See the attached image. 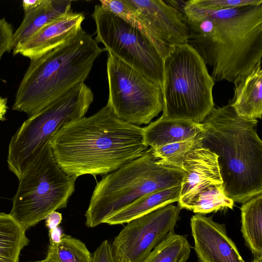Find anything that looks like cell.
Segmentation results:
<instances>
[{
  "mask_svg": "<svg viewBox=\"0 0 262 262\" xmlns=\"http://www.w3.org/2000/svg\"><path fill=\"white\" fill-rule=\"evenodd\" d=\"M168 2L181 12L187 43L210 67L214 82L236 83L261 62L262 4L207 10L190 1Z\"/></svg>",
  "mask_w": 262,
  "mask_h": 262,
  "instance_id": "1",
  "label": "cell"
},
{
  "mask_svg": "<svg viewBox=\"0 0 262 262\" xmlns=\"http://www.w3.org/2000/svg\"><path fill=\"white\" fill-rule=\"evenodd\" d=\"M58 166L70 176H105L143 155V128L118 118L105 105L88 117L73 120L52 137Z\"/></svg>",
  "mask_w": 262,
  "mask_h": 262,
  "instance_id": "2",
  "label": "cell"
},
{
  "mask_svg": "<svg viewBox=\"0 0 262 262\" xmlns=\"http://www.w3.org/2000/svg\"><path fill=\"white\" fill-rule=\"evenodd\" d=\"M257 119L239 116L230 102L214 107L201 123L202 146L218 156L225 195L244 204L262 193V141Z\"/></svg>",
  "mask_w": 262,
  "mask_h": 262,
  "instance_id": "3",
  "label": "cell"
},
{
  "mask_svg": "<svg viewBox=\"0 0 262 262\" xmlns=\"http://www.w3.org/2000/svg\"><path fill=\"white\" fill-rule=\"evenodd\" d=\"M82 28L65 42L31 59L19 85L13 111L31 117L76 85L84 83L103 52Z\"/></svg>",
  "mask_w": 262,
  "mask_h": 262,
  "instance_id": "4",
  "label": "cell"
},
{
  "mask_svg": "<svg viewBox=\"0 0 262 262\" xmlns=\"http://www.w3.org/2000/svg\"><path fill=\"white\" fill-rule=\"evenodd\" d=\"M182 169L159 164L151 148L97 182L85 213L93 228L140 198L181 184Z\"/></svg>",
  "mask_w": 262,
  "mask_h": 262,
  "instance_id": "5",
  "label": "cell"
},
{
  "mask_svg": "<svg viewBox=\"0 0 262 262\" xmlns=\"http://www.w3.org/2000/svg\"><path fill=\"white\" fill-rule=\"evenodd\" d=\"M215 82L188 43L173 45L164 59L162 116L201 123L214 107Z\"/></svg>",
  "mask_w": 262,
  "mask_h": 262,
  "instance_id": "6",
  "label": "cell"
},
{
  "mask_svg": "<svg viewBox=\"0 0 262 262\" xmlns=\"http://www.w3.org/2000/svg\"><path fill=\"white\" fill-rule=\"evenodd\" d=\"M76 180L58 166L48 143L19 180L10 214L28 230L67 207Z\"/></svg>",
  "mask_w": 262,
  "mask_h": 262,
  "instance_id": "7",
  "label": "cell"
},
{
  "mask_svg": "<svg viewBox=\"0 0 262 262\" xmlns=\"http://www.w3.org/2000/svg\"><path fill=\"white\" fill-rule=\"evenodd\" d=\"M93 99L92 90L82 83L24 122L11 137L7 157L8 168L18 180L61 127L84 117Z\"/></svg>",
  "mask_w": 262,
  "mask_h": 262,
  "instance_id": "8",
  "label": "cell"
},
{
  "mask_svg": "<svg viewBox=\"0 0 262 262\" xmlns=\"http://www.w3.org/2000/svg\"><path fill=\"white\" fill-rule=\"evenodd\" d=\"M106 105L119 119L138 125L149 124L162 111L161 88L113 55L108 53Z\"/></svg>",
  "mask_w": 262,
  "mask_h": 262,
  "instance_id": "9",
  "label": "cell"
},
{
  "mask_svg": "<svg viewBox=\"0 0 262 262\" xmlns=\"http://www.w3.org/2000/svg\"><path fill=\"white\" fill-rule=\"evenodd\" d=\"M96 27L95 40L105 51L162 88L164 60L150 40L138 29L97 5L92 14Z\"/></svg>",
  "mask_w": 262,
  "mask_h": 262,
  "instance_id": "10",
  "label": "cell"
},
{
  "mask_svg": "<svg viewBox=\"0 0 262 262\" xmlns=\"http://www.w3.org/2000/svg\"><path fill=\"white\" fill-rule=\"evenodd\" d=\"M181 209L170 204L127 223L111 244L116 262H142L174 228Z\"/></svg>",
  "mask_w": 262,
  "mask_h": 262,
  "instance_id": "11",
  "label": "cell"
},
{
  "mask_svg": "<svg viewBox=\"0 0 262 262\" xmlns=\"http://www.w3.org/2000/svg\"><path fill=\"white\" fill-rule=\"evenodd\" d=\"M164 47L187 43L188 29L177 8L162 0H122Z\"/></svg>",
  "mask_w": 262,
  "mask_h": 262,
  "instance_id": "12",
  "label": "cell"
},
{
  "mask_svg": "<svg viewBox=\"0 0 262 262\" xmlns=\"http://www.w3.org/2000/svg\"><path fill=\"white\" fill-rule=\"evenodd\" d=\"M190 226L198 262H245L225 224L196 213L190 219Z\"/></svg>",
  "mask_w": 262,
  "mask_h": 262,
  "instance_id": "13",
  "label": "cell"
},
{
  "mask_svg": "<svg viewBox=\"0 0 262 262\" xmlns=\"http://www.w3.org/2000/svg\"><path fill=\"white\" fill-rule=\"evenodd\" d=\"M184 176L181 183L178 206L188 209L196 195L212 185H222L218 156L201 146L190 151L183 164Z\"/></svg>",
  "mask_w": 262,
  "mask_h": 262,
  "instance_id": "14",
  "label": "cell"
},
{
  "mask_svg": "<svg viewBox=\"0 0 262 262\" xmlns=\"http://www.w3.org/2000/svg\"><path fill=\"white\" fill-rule=\"evenodd\" d=\"M84 15L70 11L39 30L13 50L14 55L21 54L30 60L39 58L60 46L81 28Z\"/></svg>",
  "mask_w": 262,
  "mask_h": 262,
  "instance_id": "15",
  "label": "cell"
},
{
  "mask_svg": "<svg viewBox=\"0 0 262 262\" xmlns=\"http://www.w3.org/2000/svg\"><path fill=\"white\" fill-rule=\"evenodd\" d=\"M204 130L202 123L161 116L143 128L144 144L150 147L189 140Z\"/></svg>",
  "mask_w": 262,
  "mask_h": 262,
  "instance_id": "16",
  "label": "cell"
},
{
  "mask_svg": "<svg viewBox=\"0 0 262 262\" xmlns=\"http://www.w3.org/2000/svg\"><path fill=\"white\" fill-rule=\"evenodd\" d=\"M258 63L251 73L234 84V93L229 100L237 114L249 119H261L262 115V70Z\"/></svg>",
  "mask_w": 262,
  "mask_h": 262,
  "instance_id": "17",
  "label": "cell"
},
{
  "mask_svg": "<svg viewBox=\"0 0 262 262\" xmlns=\"http://www.w3.org/2000/svg\"><path fill=\"white\" fill-rule=\"evenodd\" d=\"M72 3L70 0H43L39 6L25 12L14 32L13 50L44 26L72 11Z\"/></svg>",
  "mask_w": 262,
  "mask_h": 262,
  "instance_id": "18",
  "label": "cell"
},
{
  "mask_svg": "<svg viewBox=\"0 0 262 262\" xmlns=\"http://www.w3.org/2000/svg\"><path fill=\"white\" fill-rule=\"evenodd\" d=\"M181 184L149 193L115 212L103 223L110 225L123 224L157 208L178 202Z\"/></svg>",
  "mask_w": 262,
  "mask_h": 262,
  "instance_id": "19",
  "label": "cell"
},
{
  "mask_svg": "<svg viewBox=\"0 0 262 262\" xmlns=\"http://www.w3.org/2000/svg\"><path fill=\"white\" fill-rule=\"evenodd\" d=\"M25 229L10 213H0V262H18L29 243Z\"/></svg>",
  "mask_w": 262,
  "mask_h": 262,
  "instance_id": "20",
  "label": "cell"
},
{
  "mask_svg": "<svg viewBox=\"0 0 262 262\" xmlns=\"http://www.w3.org/2000/svg\"><path fill=\"white\" fill-rule=\"evenodd\" d=\"M241 231L247 246L255 256L262 255V193L243 204Z\"/></svg>",
  "mask_w": 262,
  "mask_h": 262,
  "instance_id": "21",
  "label": "cell"
},
{
  "mask_svg": "<svg viewBox=\"0 0 262 262\" xmlns=\"http://www.w3.org/2000/svg\"><path fill=\"white\" fill-rule=\"evenodd\" d=\"M42 262H92V254L80 239L62 233L58 242H50Z\"/></svg>",
  "mask_w": 262,
  "mask_h": 262,
  "instance_id": "22",
  "label": "cell"
},
{
  "mask_svg": "<svg viewBox=\"0 0 262 262\" xmlns=\"http://www.w3.org/2000/svg\"><path fill=\"white\" fill-rule=\"evenodd\" d=\"M190 249L186 235L170 232L142 262H186Z\"/></svg>",
  "mask_w": 262,
  "mask_h": 262,
  "instance_id": "23",
  "label": "cell"
},
{
  "mask_svg": "<svg viewBox=\"0 0 262 262\" xmlns=\"http://www.w3.org/2000/svg\"><path fill=\"white\" fill-rule=\"evenodd\" d=\"M201 146L202 133L188 140L150 148L159 164L182 169L184 161L188 153Z\"/></svg>",
  "mask_w": 262,
  "mask_h": 262,
  "instance_id": "24",
  "label": "cell"
},
{
  "mask_svg": "<svg viewBox=\"0 0 262 262\" xmlns=\"http://www.w3.org/2000/svg\"><path fill=\"white\" fill-rule=\"evenodd\" d=\"M234 203L225 195L222 185H212L201 191L188 209L195 213L207 214L225 208L233 209Z\"/></svg>",
  "mask_w": 262,
  "mask_h": 262,
  "instance_id": "25",
  "label": "cell"
},
{
  "mask_svg": "<svg viewBox=\"0 0 262 262\" xmlns=\"http://www.w3.org/2000/svg\"><path fill=\"white\" fill-rule=\"evenodd\" d=\"M100 3L103 9L122 18L141 31L152 43L163 60L169 54L172 49H167L160 43L141 19L122 0H101Z\"/></svg>",
  "mask_w": 262,
  "mask_h": 262,
  "instance_id": "26",
  "label": "cell"
},
{
  "mask_svg": "<svg viewBox=\"0 0 262 262\" xmlns=\"http://www.w3.org/2000/svg\"><path fill=\"white\" fill-rule=\"evenodd\" d=\"M194 6L207 10H219L262 4V0H190Z\"/></svg>",
  "mask_w": 262,
  "mask_h": 262,
  "instance_id": "27",
  "label": "cell"
},
{
  "mask_svg": "<svg viewBox=\"0 0 262 262\" xmlns=\"http://www.w3.org/2000/svg\"><path fill=\"white\" fill-rule=\"evenodd\" d=\"M13 35L12 25L5 18L0 19V60L5 53L13 50Z\"/></svg>",
  "mask_w": 262,
  "mask_h": 262,
  "instance_id": "28",
  "label": "cell"
},
{
  "mask_svg": "<svg viewBox=\"0 0 262 262\" xmlns=\"http://www.w3.org/2000/svg\"><path fill=\"white\" fill-rule=\"evenodd\" d=\"M92 262H116L112 252L111 243L104 240L92 254Z\"/></svg>",
  "mask_w": 262,
  "mask_h": 262,
  "instance_id": "29",
  "label": "cell"
},
{
  "mask_svg": "<svg viewBox=\"0 0 262 262\" xmlns=\"http://www.w3.org/2000/svg\"><path fill=\"white\" fill-rule=\"evenodd\" d=\"M46 226L49 230L58 227L62 221V215L59 212L53 211L49 214L45 219Z\"/></svg>",
  "mask_w": 262,
  "mask_h": 262,
  "instance_id": "30",
  "label": "cell"
},
{
  "mask_svg": "<svg viewBox=\"0 0 262 262\" xmlns=\"http://www.w3.org/2000/svg\"><path fill=\"white\" fill-rule=\"evenodd\" d=\"M43 0H24L22 2V5L25 13L31 11L39 6Z\"/></svg>",
  "mask_w": 262,
  "mask_h": 262,
  "instance_id": "31",
  "label": "cell"
},
{
  "mask_svg": "<svg viewBox=\"0 0 262 262\" xmlns=\"http://www.w3.org/2000/svg\"><path fill=\"white\" fill-rule=\"evenodd\" d=\"M62 234L61 230L58 227L49 230V242H58L59 241Z\"/></svg>",
  "mask_w": 262,
  "mask_h": 262,
  "instance_id": "32",
  "label": "cell"
},
{
  "mask_svg": "<svg viewBox=\"0 0 262 262\" xmlns=\"http://www.w3.org/2000/svg\"><path fill=\"white\" fill-rule=\"evenodd\" d=\"M7 99L6 98L0 97V121H4L5 120V115L7 112Z\"/></svg>",
  "mask_w": 262,
  "mask_h": 262,
  "instance_id": "33",
  "label": "cell"
},
{
  "mask_svg": "<svg viewBox=\"0 0 262 262\" xmlns=\"http://www.w3.org/2000/svg\"><path fill=\"white\" fill-rule=\"evenodd\" d=\"M252 262H262V255L255 256L254 259Z\"/></svg>",
  "mask_w": 262,
  "mask_h": 262,
  "instance_id": "34",
  "label": "cell"
},
{
  "mask_svg": "<svg viewBox=\"0 0 262 262\" xmlns=\"http://www.w3.org/2000/svg\"><path fill=\"white\" fill-rule=\"evenodd\" d=\"M28 262H42L41 260H37V261H28Z\"/></svg>",
  "mask_w": 262,
  "mask_h": 262,
  "instance_id": "35",
  "label": "cell"
},
{
  "mask_svg": "<svg viewBox=\"0 0 262 262\" xmlns=\"http://www.w3.org/2000/svg\"></svg>",
  "mask_w": 262,
  "mask_h": 262,
  "instance_id": "36",
  "label": "cell"
}]
</instances>
